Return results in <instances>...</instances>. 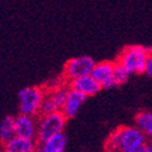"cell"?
Instances as JSON below:
<instances>
[{"instance_id": "obj_7", "label": "cell", "mask_w": 152, "mask_h": 152, "mask_svg": "<svg viewBox=\"0 0 152 152\" xmlns=\"http://www.w3.org/2000/svg\"><path fill=\"white\" fill-rule=\"evenodd\" d=\"M113 72H115V61H100L96 62L91 75L101 84L102 89H110L117 86Z\"/></svg>"}, {"instance_id": "obj_17", "label": "cell", "mask_w": 152, "mask_h": 152, "mask_svg": "<svg viewBox=\"0 0 152 152\" xmlns=\"http://www.w3.org/2000/svg\"><path fill=\"white\" fill-rule=\"evenodd\" d=\"M136 152H152V144H146L145 146H142L139 151H136Z\"/></svg>"}, {"instance_id": "obj_8", "label": "cell", "mask_w": 152, "mask_h": 152, "mask_svg": "<svg viewBox=\"0 0 152 152\" xmlns=\"http://www.w3.org/2000/svg\"><path fill=\"white\" fill-rule=\"evenodd\" d=\"M67 86L69 89H73L75 91H79V93L84 94L86 97L97 94L101 89H102L101 84L93 77L91 74L72 79V80L67 82Z\"/></svg>"}, {"instance_id": "obj_4", "label": "cell", "mask_w": 152, "mask_h": 152, "mask_svg": "<svg viewBox=\"0 0 152 152\" xmlns=\"http://www.w3.org/2000/svg\"><path fill=\"white\" fill-rule=\"evenodd\" d=\"M67 118L62 111L40 115L37 118V141L42 144L53 136L63 133Z\"/></svg>"}, {"instance_id": "obj_12", "label": "cell", "mask_w": 152, "mask_h": 152, "mask_svg": "<svg viewBox=\"0 0 152 152\" xmlns=\"http://www.w3.org/2000/svg\"><path fill=\"white\" fill-rule=\"evenodd\" d=\"M135 125L145 134L146 139L152 144V111L145 110L137 112L135 115Z\"/></svg>"}, {"instance_id": "obj_2", "label": "cell", "mask_w": 152, "mask_h": 152, "mask_svg": "<svg viewBox=\"0 0 152 152\" xmlns=\"http://www.w3.org/2000/svg\"><path fill=\"white\" fill-rule=\"evenodd\" d=\"M152 51L151 48L133 44L126 45L122 49L117 57V62L123 65L126 69L130 72V74H141L145 73L146 62Z\"/></svg>"}, {"instance_id": "obj_15", "label": "cell", "mask_w": 152, "mask_h": 152, "mask_svg": "<svg viewBox=\"0 0 152 152\" xmlns=\"http://www.w3.org/2000/svg\"><path fill=\"white\" fill-rule=\"evenodd\" d=\"M113 77H115V80H116L117 85H121V84H124L126 80L129 79L130 72L123 65H121L119 62L115 61V72H113Z\"/></svg>"}, {"instance_id": "obj_10", "label": "cell", "mask_w": 152, "mask_h": 152, "mask_svg": "<svg viewBox=\"0 0 152 152\" xmlns=\"http://www.w3.org/2000/svg\"><path fill=\"white\" fill-rule=\"evenodd\" d=\"M38 146L37 140L14 136L3 144L1 152H34Z\"/></svg>"}, {"instance_id": "obj_3", "label": "cell", "mask_w": 152, "mask_h": 152, "mask_svg": "<svg viewBox=\"0 0 152 152\" xmlns=\"http://www.w3.org/2000/svg\"><path fill=\"white\" fill-rule=\"evenodd\" d=\"M45 93H46V89L39 85H31V86L22 88L17 93L18 110L21 115L39 117Z\"/></svg>"}, {"instance_id": "obj_14", "label": "cell", "mask_w": 152, "mask_h": 152, "mask_svg": "<svg viewBox=\"0 0 152 152\" xmlns=\"http://www.w3.org/2000/svg\"><path fill=\"white\" fill-rule=\"evenodd\" d=\"M16 136L15 134V117L6 116L3 118L0 123V139H1V144L6 142L7 140Z\"/></svg>"}, {"instance_id": "obj_18", "label": "cell", "mask_w": 152, "mask_h": 152, "mask_svg": "<svg viewBox=\"0 0 152 152\" xmlns=\"http://www.w3.org/2000/svg\"><path fill=\"white\" fill-rule=\"evenodd\" d=\"M34 152H44V151H43L42 146H40L39 144H38V146H37V148H35V151H34Z\"/></svg>"}, {"instance_id": "obj_9", "label": "cell", "mask_w": 152, "mask_h": 152, "mask_svg": "<svg viewBox=\"0 0 152 152\" xmlns=\"http://www.w3.org/2000/svg\"><path fill=\"white\" fill-rule=\"evenodd\" d=\"M15 134L16 136L37 140V119L27 115L15 116Z\"/></svg>"}, {"instance_id": "obj_6", "label": "cell", "mask_w": 152, "mask_h": 152, "mask_svg": "<svg viewBox=\"0 0 152 152\" xmlns=\"http://www.w3.org/2000/svg\"><path fill=\"white\" fill-rule=\"evenodd\" d=\"M68 89L69 88L63 84H61L57 88H54V89H46L40 115H48V113L62 111L68 95Z\"/></svg>"}, {"instance_id": "obj_5", "label": "cell", "mask_w": 152, "mask_h": 152, "mask_svg": "<svg viewBox=\"0 0 152 152\" xmlns=\"http://www.w3.org/2000/svg\"><path fill=\"white\" fill-rule=\"evenodd\" d=\"M95 65L96 62L91 56L82 55L77 57H72L68 61H66L65 66H63L62 75L67 82L83 77V75H89L91 74Z\"/></svg>"}, {"instance_id": "obj_1", "label": "cell", "mask_w": 152, "mask_h": 152, "mask_svg": "<svg viewBox=\"0 0 152 152\" xmlns=\"http://www.w3.org/2000/svg\"><path fill=\"white\" fill-rule=\"evenodd\" d=\"M147 144L145 134L136 125H121L106 141L107 152H136Z\"/></svg>"}, {"instance_id": "obj_11", "label": "cell", "mask_w": 152, "mask_h": 152, "mask_svg": "<svg viewBox=\"0 0 152 152\" xmlns=\"http://www.w3.org/2000/svg\"><path fill=\"white\" fill-rule=\"evenodd\" d=\"M86 100V96L79 91H75L73 89H68V95L66 99L65 106L62 108V113L66 116V118H73L78 113L79 108Z\"/></svg>"}, {"instance_id": "obj_16", "label": "cell", "mask_w": 152, "mask_h": 152, "mask_svg": "<svg viewBox=\"0 0 152 152\" xmlns=\"http://www.w3.org/2000/svg\"><path fill=\"white\" fill-rule=\"evenodd\" d=\"M145 74L148 75L150 78H152V51L147 58V62H146V67H145Z\"/></svg>"}, {"instance_id": "obj_13", "label": "cell", "mask_w": 152, "mask_h": 152, "mask_svg": "<svg viewBox=\"0 0 152 152\" xmlns=\"http://www.w3.org/2000/svg\"><path fill=\"white\" fill-rule=\"evenodd\" d=\"M39 145L42 146L44 152H65L67 145V136L65 135V133H61Z\"/></svg>"}]
</instances>
